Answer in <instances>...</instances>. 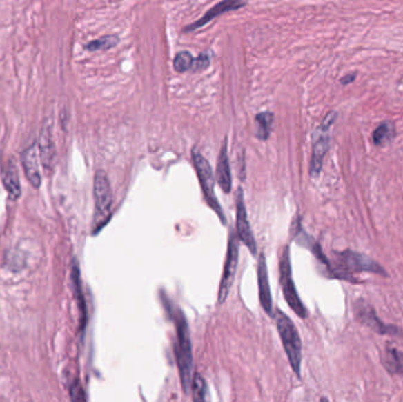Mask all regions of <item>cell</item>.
I'll use <instances>...</instances> for the list:
<instances>
[{"label": "cell", "mask_w": 403, "mask_h": 402, "mask_svg": "<svg viewBox=\"0 0 403 402\" xmlns=\"http://www.w3.org/2000/svg\"><path fill=\"white\" fill-rule=\"evenodd\" d=\"M238 256H239V249H238V236L235 232H230L229 242H228V249H226V262L223 268L222 279L219 283V290H218V303L222 305L226 302L229 295L231 285L234 283L235 274L237 270Z\"/></svg>", "instance_id": "cell-7"}, {"label": "cell", "mask_w": 403, "mask_h": 402, "mask_svg": "<svg viewBox=\"0 0 403 402\" xmlns=\"http://www.w3.org/2000/svg\"><path fill=\"white\" fill-rule=\"evenodd\" d=\"M354 310L356 319H357L360 322H362L363 325H368L369 328L375 330L376 333H397V329H396L394 325H384V323L380 320L379 317H377V315H376L374 309L371 308V305L366 303V302L359 301V302L355 305Z\"/></svg>", "instance_id": "cell-12"}, {"label": "cell", "mask_w": 403, "mask_h": 402, "mask_svg": "<svg viewBox=\"0 0 403 402\" xmlns=\"http://www.w3.org/2000/svg\"><path fill=\"white\" fill-rule=\"evenodd\" d=\"M384 368L391 374H399L403 376V353L395 348H387L382 355Z\"/></svg>", "instance_id": "cell-17"}, {"label": "cell", "mask_w": 403, "mask_h": 402, "mask_svg": "<svg viewBox=\"0 0 403 402\" xmlns=\"http://www.w3.org/2000/svg\"><path fill=\"white\" fill-rule=\"evenodd\" d=\"M355 79H356V73H351V74L344 76V77L340 81V83H341L342 86H348V84H351Z\"/></svg>", "instance_id": "cell-26"}, {"label": "cell", "mask_w": 403, "mask_h": 402, "mask_svg": "<svg viewBox=\"0 0 403 402\" xmlns=\"http://www.w3.org/2000/svg\"><path fill=\"white\" fill-rule=\"evenodd\" d=\"M258 295L262 308L268 315L274 316L273 308V297H271V283H269V274L266 267V260L264 254L258 257L257 264Z\"/></svg>", "instance_id": "cell-11"}, {"label": "cell", "mask_w": 403, "mask_h": 402, "mask_svg": "<svg viewBox=\"0 0 403 402\" xmlns=\"http://www.w3.org/2000/svg\"><path fill=\"white\" fill-rule=\"evenodd\" d=\"M337 114L336 112H329L326 116L324 121L319 128V130L315 134L314 145H313V154H311V175L317 177L322 170L323 161L329 149V129L336 121Z\"/></svg>", "instance_id": "cell-8"}, {"label": "cell", "mask_w": 403, "mask_h": 402, "mask_svg": "<svg viewBox=\"0 0 403 402\" xmlns=\"http://www.w3.org/2000/svg\"><path fill=\"white\" fill-rule=\"evenodd\" d=\"M118 43H119V39L116 36L101 37L99 39L90 41V43L85 45V50H88V51H99V50L112 49L113 46H116Z\"/></svg>", "instance_id": "cell-21"}, {"label": "cell", "mask_w": 403, "mask_h": 402, "mask_svg": "<svg viewBox=\"0 0 403 402\" xmlns=\"http://www.w3.org/2000/svg\"><path fill=\"white\" fill-rule=\"evenodd\" d=\"M195 58L191 56V53L188 51L178 53L174 59V69L177 72H186V71H193L194 66Z\"/></svg>", "instance_id": "cell-23"}, {"label": "cell", "mask_w": 403, "mask_h": 402, "mask_svg": "<svg viewBox=\"0 0 403 402\" xmlns=\"http://www.w3.org/2000/svg\"><path fill=\"white\" fill-rule=\"evenodd\" d=\"M37 146H38V152H39L44 167L51 168L56 151H55L52 134H51L49 126L45 125L43 128Z\"/></svg>", "instance_id": "cell-16"}, {"label": "cell", "mask_w": 403, "mask_h": 402, "mask_svg": "<svg viewBox=\"0 0 403 402\" xmlns=\"http://www.w3.org/2000/svg\"><path fill=\"white\" fill-rule=\"evenodd\" d=\"M191 390H193L194 401H204L206 400L208 386H206V381L201 374H195L194 379H193V385H191Z\"/></svg>", "instance_id": "cell-22"}, {"label": "cell", "mask_w": 403, "mask_h": 402, "mask_svg": "<svg viewBox=\"0 0 403 402\" xmlns=\"http://www.w3.org/2000/svg\"><path fill=\"white\" fill-rule=\"evenodd\" d=\"M191 156H193L195 170L197 174L198 181L201 184V189L203 191V195H204L206 203L217 214L218 219L222 221V223L226 224V215H224V212H223L222 207H221L217 196H216V192H215L214 172H213L210 163L201 154V151L196 149V148L191 152Z\"/></svg>", "instance_id": "cell-5"}, {"label": "cell", "mask_w": 403, "mask_h": 402, "mask_svg": "<svg viewBox=\"0 0 403 402\" xmlns=\"http://www.w3.org/2000/svg\"><path fill=\"white\" fill-rule=\"evenodd\" d=\"M210 66V58L208 54L203 53L199 54L197 58H195L194 66H193V71L197 72L202 70H206Z\"/></svg>", "instance_id": "cell-25"}, {"label": "cell", "mask_w": 403, "mask_h": 402, "mask_svg": "<svg viewBox=\"0 0 403 402\" xmlns=\"http://www.w3.org/2000/svg\"><path fill=\"white\" fill-rule=\"evenodd\" d=\"M1 179H3V184H4L5 189L8 191L11 199L16 201V199H19L21 194L19 172L17 169L16 163L13 162L12 159L8 161L6 165L3 169Z\"/></svg>", "instance_id": "cell-15"}, {"label": "cell", "mask_w": 403, "mask_h": 402, "mask_svg": "<svg viewBox=\"0 0 403 402\" xmlns=\"http://www.w3.org/2000/svg\"><path fill=\"white\" fill-rule=\"evenodd\" d=\"M70 395L73 401H85L86 396H85L84 390L81 386L79 382L76 381L73 383L71 388H70Z\"/></svg>", "instance_id": "cell-24"}, {"label": "cell", "mask_w": 403, "mask_h": 402, "mask_svg": "<svg viewBox=\"0 0 403 402\" xmlns=\"http://www.w3.org/2000/svg\"><path fill=\"white\" fill-rule=\"evenodd\" d=\"M216 176H217V182L221 185L226 194L231 192V188H233V176H231V169H230L229 154H228V144H226V139L223 143L222 149L218 156L217 170H216Z\"/></svg>", "instance_id": "cell-14"}, {"label": "cell", "mask_w": 403, "mask_h": 402, "mask_svg": "<svg viewBox=\"0 0 403 402\" xmlns=\"http://www.w3.org/2000/svg\"><path fill=\"white\" fill-rule=\"evenodd\" d=\"M246 4H248V0H223L221 3L215 5L214 8H210L209 11L202 18H199L197 21L188 25L184 29V32H193V31L201 29L206 24H209L210 21H214L215 18L222 16L224 13L244 8Z\"/></svg>", "instance_id": "cell-10"}, {"label": "cell", "mask_w": 403, "mask_h": 402, "mask_svg": "<svg viewBox=\"0 0 403 402\" xmlns=\"http://www.w3.org/2000/svg\"><path fill=\"white\" fill-rule=\"evenodd\" d=\"M236 229H237L238 239L242 241L243 244L249 249V252L253 255H257V244H256L254 232L248 219L242 188L238 189L237 196H236Z\"/></svg>", "instance_id": "cell-9"}, {"label": "cell", "mask_w": 403, "mask_h": 402, "mask_svg": "<svg viewBox=\"0 0 403 402\" xmlns=\"http://www.w3.org/2000/svg\"><path fill=\"white\" fill-rule=\"evenodd\" d=\"M21 163L24 168L25 175L28 177L32 187L39 188L41 183V170H39V152L37 143L25 149L21 154Z\"/></svg>", "instance_id": "cell-13"}, {"label": "cell", "mask_w": 403, "mask_h": 402, "mask_svg": "<svg viewBox=\"0 0 403 402\" xmlns=\"http://www.w3.org/2000/svg\"><path fill=\"white\" fill-rule=\"evenodd\" d=\"M72 281L77 301H78V307L81 310V328H85V325H86V305H85L84 297H83V292H81V274H79V268H78L76 262H73L72 265Z\"/></svg>", "instance_id": "cell-18"}, {"label": "cell", "mask_w": 403, "mask_h": 402, "mask_svg": "<svg viewBox=\"0 0 403 402\" xmlns=\"http://www.w3.org/2000/svg\"><path fill=\"white\" fill-rule=\"evenodd\" d=\"M95 215H93L92 234H98L108 224L112 209V189L106 172L98 170L93 182Z\"/></svg>", "instance_id": "cell-3"}, {"label": "cell", "mask_w": 403, "mask_h": 402, "mask_svg": "<svg viewBox=\"0 0 403 402\" xmlns=\"http://www.w3.org/2000/svg\"><path fill=\"white\" fill-rule=\"evenodd\" d=\"M274 122V116L271 112H261L256 116V123H257V136L258 139L266 141L271 136V128Z\"/></svg>", "instance_id": "cell-19"}, {"label": "cell", "mask_w": 403, "mask_h": 402, "mask_svg": "<svg viewBox=\"0 0 403 402\" xmlns=\"http://www.w3.org/2000/svg\"><path fill=\"white\" fill-rule=\"evenodd\" d=\"M279 280H281L283 295H284L286 303L289 305L291 310L296 315H299L301 319H306L308 316L306 307H304L302 301L299 299V292L296 290L294 280H293L289 245H286L283 249L281 261H279Z\"/></svg>", "instance_id": "cell-6"}, {"label": "cell", "mask_w": 403, "mask_h": 402, "mask_svg": "<svg viewBox=\"0 0 403 402\" xmlns=\"http://www.w3.org/2000/svg\"><path fill=\"white\" fill-rule=\"evenodd\" d=\"M175 325H176V345L175 354L177 361L179 378H181V388L186 395L191 392V385L194 379V358H193V342L190 334L189 323L186 321L184 313L177 309L173 314Z\"/></svg>", "instance_id": "cell-1"}, {"label": "cell", "mask_w": 403, "mask_h": 402, "mask_svg": "<svg viewBox=\"0 0 403 402\" xmlns=\"http://www.w3.org/2000/svg\"><path fill=\"white\" fill-rule=\"evenodd\" d=\"M275 322L277 332L282 341L283 348L286 352L291 368L294 373L301 375V363H302V342L299 337V330L295 327L291 317L277 309L274 313Z\"/></svg>", "instance_id": "cell-2"}, {"label": "cell", "mask_w": 403, "mask_h": 402, "mask_svg": "<svg viewBox=\"0 0 403 402\" xmlns=\"http://www.w3.org/2000/svg\"><path fill=\"white\" fill-rule=\"evenodd\" d=\"M329 269L333 277L349 281L353 280V277H351V272H371L386 275L382 267H380L379 264L375 263L371 259L351 250L336 254L335 265L331 264Z\"/></svg>", "instance_id": "cell-4"}, {"label": "cell", "mask_w": 403, "mask_h": 402, "mask_svg": "<svg viewBox=\"0 0 403 402\" xmlns=\"http://www.w3.org/2000/svg\"><path fill=\"white\" fill-rule=\"evenodd\" d=\"M394 134H395V128L393 125V123L384 122L374 131L373 141L376 145H382L383 143L394 137Z\"/></svg>", "instance_id": "cell-20"}]
</instances>
